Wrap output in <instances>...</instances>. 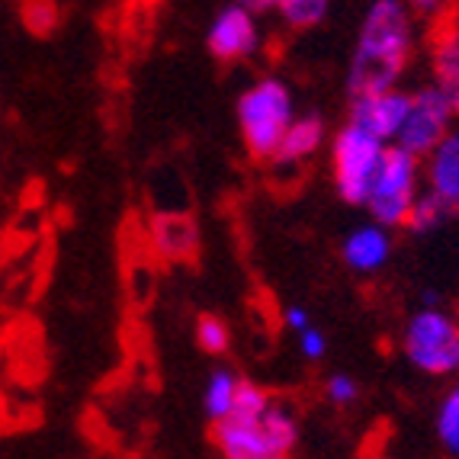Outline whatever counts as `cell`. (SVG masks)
Masks as SVG:
<instances>
[{
	"mask_svg": "<svg viewBox=\"0 0 459 459\" xmlns=\"http://www.w3.org/2000/svg\"><path fill=\"white\" fill-rule=\"evenodd\" d=\"M414 16L411 7L398 0H376L363 13L357 48H353L351 71H347V91L351 97L395 91L398 77L411 58Z\"/></svg>",
	"mask_w": 459,
	"mask_h": 459,
	"instance_id": "cell-1",
	"label": "cell"
},
{
	"mask_svg": "<svg viewBox=\"0 0 459 459\" xmlns=\"http://www.w3.org/2000/svg\"><path fill=\"white\" fill-rule=\"evenodd\" d=\"M222 459H290L299 444V418L286 402L241 379L235 408L212 430Z\"/></svg>",
	"mask_w": 459,
	"mask_h": 459,
	"instance_id": "cell-2",
	"label": "cell"
},
{
	"mask_svg": "<svg viewBox=\"0 0 459 459\" xmlns=\"http://www.w3.org/2000/svg\"><path fill=\"white\" fill-rule=\"evenodd\" d=\"M292 119H296L292 91L280 77H261L238 97V126L254 158L273 161Z\"/></svg>",
	"mask_w": 459,
	"mask_h": 459,
	"instance_id": "cell-3",
	"label": "cell"
},
{
	"mask_svg": "<svg viewBox=\"0 0 459 459\" xmlns=\"http://www.w3.org/2000/svg\"><path fill=\"white\" fill-rule=\"evenodd\" d=\"M402 351L414 369L446 376L459 369V322L444 308H418L402 331Z\"/></svg>",
	"mask_w": 459,
	"mask_h": 459,
	"instance_id": "cell-4",
	"label": "cell"
},
{
	"mask_svg": "<svg viewBox=\"0 0 459 459\" xmlns=\"http://www.w3.org/2000/svg\"><path fill=\"white\" fill-rule=\"evenodd\" d=\"M385 152H389V145H383L379 138L367 135L351 123L337 132L331 142V170H334L337 196L351 206H367Z\"/></svg>",
	"mask_w": 459,
	"mask_h": 459,
	"instance_id": "cell-5",
	"label": "cell"
},
{
	"mask_svg": "<svg viewBox=\"0 0 459 459\" xmlns=\"http://www.w3.org/2000/svg\"><path fill=\"white\" fill-rule=\"evenodd\" d=\"M421 174L424 168L418 158L389 145V152L383 158V168L376 174L373 190H369L367 199V209L376 225H383L389 231L408 222V212H411V206L421 196Z\"/></svg>",
	"mask_w": 459,
	"mask_h": 459,
	"instance_id": "cell-6",
	"label": "cell"
},
{
	"mask_svg": "<svg viewBox=\"0 0 459 459\" xmlns=\"http://www.w3.org/2000/svg\"><path fill=\"white\" fill-rule=\"evenodd\" d=\"M453 109L434 87H421V91L411 93V109H408V119L398 132L395 148L408 152L411 158H428L446 135H450L453 126Z\"/></svg>",
	"mask_w": 459,
	"mask_h": 459,
	"instance_id": "cell-7",
	"label": "cell"
},
{
	"mask_svg": "<svg viewBox=\"0 0 459 459\" xmlns=\"http://www.w3.org/2000/svg\"><path fill=\"white\" fill-rule=\"evenodd\" d=\"M206 46L222 62H245L261 48V26L257 16L241 4H229L212 16L206 30Z\"/></svg>",
	"mask_w": 459,
	"mask_h": 459,
	"instance_id": "cell-8",
	"label": "cell"
},
{
	"mask_svg": "<svg viewBox=\"0 0 459 459\" xmlns=\"http://www.w3.org/2000/svg\"><path fill=\"white\" fill-rule=\"evenodd\" d=\"M408 109H411V93L398 91V87L385 93H369V97L353 100L351 126L379 138L383 145H395L398 132H402V126L408 119Z\"/></svg>",
	"mask_w": 459,
	"mask_h": 459,
	"instance_id": "cell-9",
	"label": "cell"
},
{
	"mask_svg": "<svg viewBox=\"0 0 459 459\" xmlns=\"http://www.w3.org/2000/svg\"><path fill=\"white\" fill-rule=\"evenodd\" d=\"M424 177H428V193L444 199L453 219H459V129H453L424 158Z\"/></svg>",
	"mask_w": 459,
	"mask_h": 459,
	"instance_id": "cell-10",
	"label": "cell"
},
{
	"mask_svg": "<svg viewBox=\"0 0 459 459\" xmlns=\"http://www.w3.org/2000/svg\"><path fill=\"white\" fill-rule=\"evenodd\" d=\"M154 251L164 261H193L199 254V229L186 212H158L152 219Z\"/></svg>",
	"mask_w": 459,
	"mask_h": 459,
	"instance_id": "cell-11",
	"label": "cell"
},
{
	"mask_svg": "<svg viewBox=\"0 0 459 459\" xmlns=\"http://www.w3.org/2000/svg\"><path fill=\"white\" fill-rule=\"evenodd\" d=\"M430 74H434V91L450 103L453 113H459V26L446 23L434 36V52H430Z\"/></svg>",
	"mask_w": 459,
	"mask_h": 459,
	"instance_id": "cell-12",
	"label": "cell"
},
{
	"mask_svg": "<svg viewBox=\"0 0 459 459\" xmlns=\"http://www.w3.org/2000/svg\"><path fill=\"white\" fill-rule=\"evenodd\" d=\"M341 254H344L347 267L357 270V273H376V270L385 267V261H389L392 238L383 225H376V222L357 225V229L344 238Z\"/></svg>",
	"mask_w": 459,
	"mask_h": 459,
	"instance_id": "cell-13",
	"label": "cell"
},
{
	"mask_svg": "<svg viewBox=\"0 0 459 459\" xmlns=\"http://www.w3.org/2000/svg\"><path fill=\"white\" fill-rule=\"evenodd\" d=\"M325 119L318 113H306L296 116L292 126L286 129L283 142H280V152H276L273 164L276 168H292V164H302L306 158H312L318 148L325 145Z\"/></svg>",
	"mask_w": 459,
	"mask_h": 459,
	"instance_id": "cell-14",
	"label": "cell"
},
{
	"mask_svg": "<svg viewBox=\"0 0 459 459\" xmlns=\"http://www.w3.org/2000/svg\"><path fill=\"white\" fill-rule=\"evenodd\" d=\"M238 385H241V379H238L231 369H215V373L206 379V389H203V408H206L209 421L212 424L225 421V418L231 414Z\"/></svg>",
	"mask_w": 459,
	"mask_h": 459,
	"instance_id": "cell-15",
	"label": "cell"
},
{
	"mask_svg": "<svg viewBox=\"0 0 459 459\" xmlns=\"http://www.w3.org/2000/svg\"><path fill=\"white\" fill-rule=\"evenodd\" d=\"M450 219H453V212L444 199H437L434 193H421L418 203L411 206V212H408L405 229L414 231V235H430V231H437L440 225L450 222Z\"/></svg>",
	"mask_w": 459,
	"mask_h": 459,
	"instance_id": "cell-16",
	"label": "cell"
},
{
	"mask_svg": "<svg viewBox=\"0 0 459 459\" xmlns=\"http://www.w3.org/2000/svg\"><path fill=\"white\" fill-rule=\"evenodd\" d=\"M276 13L292 30H312L331 13L328 0H276Z\"/></svg>",
	"mask_w": 459,
	"mask_h": 459,
	"instance_id": "cell-17",
	"label": "cell"
},
{
	"mask_svg": "<svg viewBox=\"0 0 459 459\" xmlns=\"http://www.w3.org/2000/svg\"><path fill=\"white\" fill-rule=\"evenodd\" d=\"M437 437L450 456L459 459V383L444 395L437 408Z\"/></svg>",
	"mask_w": 459,
	"mask_h": 459,
	"instance_id": "cell-18",
	"label": "cell"
},
{
	"mask_svg": "<svg viewBox=\"0 0 459 459\" xmlns=\"http://www.w3.org/2000/svg\"><path fill=\"white\" fill-rule=\"evenodd\" d=\"M196 344L206 353H225L231 347V331L219 315H199L196 318Z\"/></svg>",
	"mask_w": 459,
	"mask_h": 459,
	"instance_id": "cell-19",
	"label": "cell"
},
{
	"mask_svg": "<svg viewBox=\"0 0 459 459\" xmlns=\"http://www.w3.org/2000/svg\"><path fill=\"white\" fill-rule=\"evenodd\" d=\"M325 395H328L331 405H351V402H357V395H360V385H357V379L347 373H334L328 376V383H325Z\"/></svg>",
	"mask_w": 459,
	"mask_h": 459,
	"instance_id": "cell-20",
	"label": "cell"
},
{
	"mask_svg": "<svg viewBox=\"0 0 459 459\" xmlns=\"http://www.w3.org/2000/svg\"><path fill=\"white\" fill-rule=\"evenodd\" d=\"M23 20L32 32H48L58 23V7H55V4H26Z\"/></svg>",
	"mask_w": 459,
	"mask_h": 459,
	"instance_id": "cell-21",
	"label": "cell"
},
{
	"mask_svg": "<svg viewBox=\"0 0 459 459\" xmlns=\"http://www.w3.org/2000/svg\"><path fill=\"white\" fill-rule=\"evenodd\" d=\"M296 337H299V351H302V357H306V360H322L325 353H328V337L315 328V325L302 331V334H296Z\"/></svg>",
	"mask_w": 459,
	"mask_h": 459,
	"instance_id": "cell-22",
	"label": "cell"
},
{
	"mask_svg": "<svg viewBox=\"0 0 459 459\" xmlns=\"http://www.w3.org/2000/svg\"><path fill=\"white\" fill-rule=\"evenodd\" d=\"M283 325H286L290 331H296V334H302L306 328H312V315H308L302 306H290V308L283 312Z\"/></svg>",
	"mask_w": 459,
	"mask_h": 459,
	"instance_id": "cell-23",
	"label": "cell"
},
{
	"mask_svg": "<svg viewBox=\"0 0 459 459\" xmlns=\"http://www.w3.org/2000/svg\"><path fill=\"white\" fill-rule=\"evenodd\" d=\"M245 7L251 10L254 16H264L270 10H276V0H245Z\"/></svg>",
	"mask_w": 459,
	"mask_h": 459,
	"instance_id": "cell-24",
	"label": "cell"
}]
</instances>
